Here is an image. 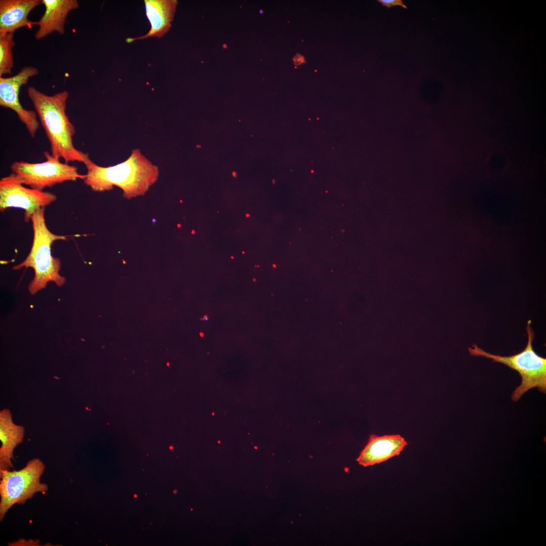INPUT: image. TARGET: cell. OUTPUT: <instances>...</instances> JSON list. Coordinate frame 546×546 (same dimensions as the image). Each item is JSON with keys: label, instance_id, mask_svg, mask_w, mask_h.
Returning a JSON list of instances; mask_svg holds the SVG:
<instances>
[{"label": "cell", "instance_id": "1", "mask_svg": "<svg viewBox=\"0 0 546 546\" xmlns=\"http://www.w3.org/2000/svg\"><path fill=\"white\" fill-rule=\"evenodd\" d=\"M84 164L87 173L83 181L95 192L112 190L117 186L128 199L142 196L158 179L159 169L141 152L132 150L124 161L113 166L103 167L95 163L89 158Z\"/></svg>", "mask_w": 546, "mask_h": 546}, {"label": "cell", "instance_id": "2", "mask_svg": "<svg viewBox=\"0 0 546 546\" xmlns=\"http://www.w3.org/2000/svg\"><path fill=\"white\" fill-rule=\"evenodd\" d=\"M27 95L49 141L51 154L62 158L65 163H83L88 154L77 149L73 145L74 126L66 113L69 93L63 90L48 95L32 86H28Z\"/></svg>", "mask_w": 546, "mask_h": 546}, {"label": "cell", "instance_id": "3", "mask_svg": "<svg viewBox=\"0 0 546 546\" xmlns=\"http://www.w3.org/2000/svg\"><path fill=\"white\" fill-rule=\"evenodd\" d=\"M31 220L33 238L30 252L26 259L14 266L13 269L19 270L23 267L33 269L34 277L29 285L28 289L34 295L44 288L49 282H54L59 287L65 283V277L59 274L60 260L52 256L51 246L55 241L66 240L67 236L55 234L48 229L45 221L44 208L35 212Z\"/></svg>", "mask_w": 546, "mask_h": 546}, {"label": "cell", "instance_id": "4", "mask_svg": "<svg viewBox=\"0 0 546 546\" xmlns=\"http://www.w3.org/2000/svg\"><path fill=\"white\" fill-rule=\"evenodd\" d=\"M530 322V321L528 322L526 327L527 345L523 350L517 354L509 356L495 355L485 351L476 344L468 348L471 355L490 358L493 361L502 363L519 373L522 382L512 394V400L514 401H518L526 392L533 388L537 387L540 392L546 393V358L538 355L533 348L534 334Z\"/></svg>", "mask_w": 546, "mask_h": 546}, {"label": "cell", "instance_id": "5", "mask_svg": "<svg viewBox=\"0 0 546 546\" xmlns=\"http://www.w3.org/2000/svg\"><path fill=\"white\" fill-rule=\"evenodd\" d=\"M45 465L38 458L29 460L19 470L0 471V521L15 504H24L36 493H45L48 485L40 482Z\"/></svg>", "mask_w": 546, "mask_h": 546}, {"label": "cell", "instance_id": "6", "mask_svg": "<svg viewBox=\"0 0 546 546\" xmlns=\"http://www.w3.org/2000/svg\"><path fill=\"white\" fill-rule=\"evenodd\" d=\"M46 161L41 163L14 161L10 168L16 178L22 185L42 191L67 181L84 180L85 174H79L76 166L62 163L60 158L44 151Z\"/></svg>", "mask_w": 546, "mask_h": 546}, {"label": "cell", "instance_id": "7", "mask_svg": "<svg viewBox=\"0 0 546 546\" xmlns=\"http://www.w3.org/2000/svg\"><path fill=\"white\" fill-rule=\"evenodd\" d=\"M56 199L53 193L24 187L13 173L0 180V211L10 207L23 209L26 222L38 209L44 208Z\"/></svg>", "mask_w": 546, "mask_h": 546}, {"label": "cell", "instance_id": "8", "mask_svg": "<svg viewBox=\"0 0 546 546\" xmlns=\"http://www.w3.org/2000/svg\"><path fill=\"white\" fill-rule=\"evenodd\" d=\"M37 68L25 66L16 75L9 77H0V106L9 108L17 114L20 120L25 125L31 137L34 138L39 127L35 111L23 107L19 101L20 87L26 85L29 78L38 74Z\"/></svg>", "mask_w": 546, "mask_h": 546}, {"label": "cell", "instance_id": "9", "mask_svg": "<svg viewBox=\"0 0 546 546\" xmlns=\"http://www.w3.org/2000/svg\"><path fill=\"white\" fill-rule=\"evenodd\" d=\"M407 442L399 434L378 436L371 434L356 461L362 466H373L398 456Z\"/></svg>", "mask_w": 546, "mask_h": 546}, {"label": "cell", "instance_id": "10", "mask_svg": "<svg viewBox=\"0 0 546 546\" xmlns=\"http://www.w3.org/2000/svg\"><path fill=\"white\" fill-rule=\"evenodd\" d=\"M44 6V14L35 25L38 29L34 37L37 40L57 32L60 34L65 32V25L70 12L79 8L77 0H42Z\"/></svg>", "mask_w": 546, "mask_h": 546}, {"label": "cell", "instance_id": "11", "mask_svg": "<svg viewBox=\"0 0 546 546\" xmlns=\"http://www.w3.org/2000/svg\"><path fill=\"white\" fill-rule=\"evenodd\" d=\"M41 4L42 0H1L0 35L14 33L19 28L35 25L28 16Z\"/></svg>", "mask_w": 546, "mask_h": 546}, {"label": "cell", "instance_id": "12", "mask_svg": "<svg viewBox=\"0 0 546 546\" xmlns=\"http://www.w3.org/2000/svg\"><path fill=\"white\" fill-rule=\"evenodd\" d=\"M147 17L151 24V29L147 34L135 38H127L125 41L130 43L138 39L149 37H161L171 27V22L175 12L177 2L176 0H145Z\"/></svg>", "mask_w": 546, "mask_h": 546}, {"label": "cell", "instance_id": "13", "mask_svg": "<svg viewBox=\"0 0 546 546\" xmlns=\"http://www.w3.org/2000/svg\"><path fill=\"white\" fill-rule=\"evenodd\" d=\"M24 428L22 426L14 423L9 409H4L0 412V471L10 470L13 467L12 460L14 459L13 451L15 447L23 440Z\"/></svg>", "mask_w": 546, "mask_h": 546}, {"label": "cell", "instance_id": "14", "mask_svg": "<svg viewBox=\"0 0 546 546\" xmlns=\"http://www.w3.org/2000/svg\"><path fill=\"white\" fill-rule=\"evenodd\" d=\"M14 33L0 35V77L11 74L14 67L13 48L15 42Z\"/></svg>", "mask_w": 546, "mask_h": 546}, {"label": "cell", "instance_id": "15", "mask_svg": "<svg viewBox=\"0 0 546 546\" xmlns=\"http://www.w3.org/2000/svg\"><path fill=\"white\" fill-rule=\"evenodd\" d=\"M377 2L380 3L382 6L386 7L388 9L396 6H400L405 9L407 8L402 0H377Z\"/></svg>", "mask_w": 546, "mask_h": 546}, {"label": "cell", "instance_id": "16", "mask_svg": "<svg viewBox=\"0 0 546 546\" xmlns=\"http://www.w3.org/2000/svg\"><path fill=\"white\" fill-rule=\"evenodd\" d=\"M39 540H33L31 539V540H29L26 541L25 540L23 539V540H19L18 541L11 542L9 545H23L24 544H25L24 545H28V544H30V545H32V544H32L33 545H40L39 544Z\"/></svg>", "mask_w": 546, "mask_h": 546}, {"label": "cell", "instance_id": "17", "mask_svg": "<svg viewBox=\"0 0 546 546\" xmlns=\"http://www.w3.org/2000/svg\"><path fill=\"white\" fill-rule=\"evenodd\" d=\"M293 61L294 62V64L296 66H299L302 64L305 63L304 57L303 55L298 53H296V54L294 56V58H293Z\"/></svg>", "mask_w": 546, "mask_h": 546}, {"label": "cell", "instance_id": "18", "mask_svg": "<svg viewBox=\"0 0 546 546\" xmlns=\"http://www.w3.org/2000/svg\"><path fill=\"white\" fill-rule=\"evenodd\" d=\"M232 175L234 177H236L237 176V173L235 171L233 172Z\"/></svg>", "mask_w": 546, "mask_h": 546}, {"label": "cell", "instance_id": "19", "mask_svg": "<svg viewBox=\"0 0 546 546\" xmlns=\"http://www.w3.org/2000/svg\"><path fill=\"white\" fill-rule=\"evenodd\" d=\"M200 335L201 337H203L204 336V334L203 333L201 332V333H200Z\"/></svg>", "mask_w": 546, "mask_h": 546}, {"label": "cell", "instance_id": "20", "mask_svg": "<svg viewBox=\"0 0 546 546\" xmlns=\"http://www.w3.org/2000/svg\"><path fill=\"white\" fill-rule=\"evenodd\" d=\"M204 320H208V318H207V315H204Z\"/></svg>", "mask_w": 546, "mask_h": 546}, {"label": "cell", "instance_id": "21", "mask_svg": "<svg viewBox=\"0 0 546 546\" xmlns=\"http://www.w3.org/2000/svg\"><path fill=\"white\" fill-rule=\"evenodd\" d=\"M246 217H249L250 216V215L249 214H246Z\"/></svg>", "mask_w": 546, "mask_h": 546}, {"label": "cell", "instance_id": "22", "mask_svg": "<svg viewBox=\"0 0 546 546\" xmlns=\"http://www.w3.org/2000/svg\"><path fill=\"white\" fill-rule=\"evenodd\" d=\"M172 448H173V447H172V446L170 447V449H172Z\"/></svg>", "mask_w": 546, "mask_h": 546}, {"label": "cell", "instance_id": "23", "mask_svg": "<svg viewBox=\"0 0 546 546\" xmlns=\"http://www.w3.org/2000/svg\"><path fill=\"white\" fill-rule=\"evenodd\" d=\"M231 258H232V259H234V257L233 256H231Z\"/></svg>", "mask_w": 546, "mask_h": 546}, {"label": "cell", "instance_id": "24", "mask_svg": "<svg viewBox=\"0 0 546 546\" xmlns=\"http://www.w3.org/2000/svg\"><path fill=\"white\" fill-rule=\"evenodd\" d=\"M136 496H137V495H134V497H136Z\"/></svg>", "mask_w": 546, "mask_h": 546}, {"label": "cell", "instance_id": "25", "mask_svg": "<svg viewBox=\"0 0 546 546\" xmlns=\"http://www.w3.org/2000/svg\"><path fill=\"white\" fill-rule=\"evenodd\" d=\"M242 253H243V254H244L245 253H244V251H243V252H242Z\"/></svg>", "mask_w": 546, "mask_h": 546}, {"label": "cell", "instance_id": "26", "mask_svg": "<svg viewBox=\"0 0 546 546\" xmlns=\"http://www.w3.org/2000/svg\"><path fill=\"white\" fill-rule=\"evenodd\" d=\"M253 281H255V279H253Z\"/></svg>", "mask_w": 546, "mask_h": 546}]
</instances>
